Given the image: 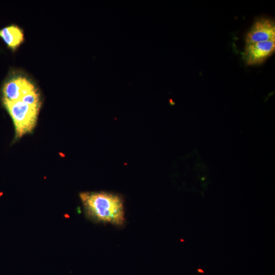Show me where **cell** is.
I'll return each instance as SVG.
<instances>
[{
  "label": "cell",
  "mask_w": 275,
  "mask_h": 275,
  "mask_svg": "<svg viewBox=\"0 0 275 275\" xmlns=\"http://www.w3.org/2000/svg\"><path fill=\"white\" fill-rule=\"evenodd\" d=\"M275 40V23L270 19L256 20L246 34V44Z\"/></svg>",
  "instance_id": "5"
},
{
  "label": "cell",
  "mask_w": 275,
  "mask_h": 275,
  "mask_svg": "<svg viewBox=\"0 0 275 275\" xmlns=\"http://www.w3.org/2000/svg\"><path fill=\"white\" fill-rule=\"evenodd\" d=\"M37 90L26 77L16 75L7 80L2 88L3 100L14 101Z\"/></svg>",
  "instance_id": "3"
},
{
  "label": "cell",
  "mask_w": 275,
  "mask_h": 275,
  "mask_svg": "<svg viewBox=\"0 0 275 275\" xmlns=\"http://www.w3.org/2000/svg\"><path fill=\"white\" fill-rule=\"evenodd\" d=\"M0 37L12 50H15L24 39L22 29L15 24L10 25L0 29Z\"/></svg>",
  "instance_id": "6"
},
{
  "label": "cell",
  "mask_w": 275,
  "mask_h": 275,
  "mask_svg": "<svg viewBox=\"0 0 275 275\" xmlns=\"http://www.w3.org/2000/svg\"><path fill=\"white\" fill-rule=\"evenodd\" d=\"M79 197L89 218L118 226L124 224V201L120 195L106 191L83 192Z\"/></svg>",
  "instance_id": "1"
},
{
  "label": "cell",
  "mask_w": 275,
  "mask_h": 275,
  "mask_svg": "<svg viewBox=\"0 0 275 275\" xmlns=\"http://www.w3.org/2000/svg\"><path fill=\"white\" fill-rule=\"evenodd\" d=\"M275 50V40L247 44L244 59L248 65H256L264 62Z\"/></svg>",
  "instance_id": "4"
},
{
  "label": "cell",
  "mask_w": 275,
  "mask_h": 275,
  "mask_svg": "<svg viewBox=\"0 0 275 275\" xmlns=\"http://www.w3.org/2000/svg\"><path fill=\"white\" fill-rule=\"evenodd\" d=\"M14 125L16 137L30 132L35 127L41 103L31 104L22 99L14 101L3 100Z\"/></svg>",
  "instance_id": "2"
}]
</instances>
